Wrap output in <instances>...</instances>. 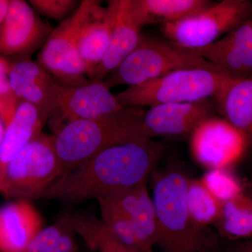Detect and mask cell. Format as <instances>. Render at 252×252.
<instances>
[{
  "label": "cell",
  "instance_id": "6da1fadb",
  "mask_svg": "<svg viewBox=\"0 0 252 252\" xmlns=\"http://www.w3.org/2000/svg\"><path fill=\"white\" fill-rule=\"evenodd\" d=\"M165 152V144L153 139L112 146L61 176L39 200L83 203L145 185Z\"/></svg>",
  "mask_w": 252,
  "mask_h": 252
},
{
  "label": "cell",
  "instance_id": "7a4b0ae2",
  "mask_svg": "<svg viewBox=\"0 0 252 252\" xmlns=\"http://www.w3.org/2000/svg\"><path fill=\"white\" fill-rule=\"evenodd\" d=\"M189 176L180 162L157 167L151 176L158 225L157 246L162 252H220L216 231L194 222L189 213L187 191Z\"/></svg>",
  "mask_w": 252,
  "mask_h": 252
},
{
  "label": "cell",
  "instance_id": "3957f363",
  "mask_svg": "<svg viewBox=\"0 0 252 252\" xmlns=\"http://www.w3.org/2000/svg\"><path fill=\"white\" fill-rule=\"evenodd\" d=\"M144 113L142 108L126 107L63 126L54 135L62 176L112 146L145 138L142 130Z\"/></svg>",
  "mask_w": 252,
  "mask_h": 252
},
{
  "label": "cell",
  "instance_id": "277c9868",
  "mask_svg": "<svg viewBox=\"0 0 252 252\" xmlns=\"http://www.w3.org/2000/svg\"><path fill=\"white\" fill-rule=\"evenodd\" d=\"M233 81L217 69H181L138 85L129 86L115 96L122 108L195 102L217 98Z\"/></svg>",
  "mask_w": 252,
  "mask_h": 252
},
{
  "label": "cell",
  "instance_id": "5b68a950",
  "mask_svg": "<svg viewBox=\"0 0 252 252\" xmlns=\"http://www.w3.org/2000/svg\"><path fill=\"white\" fill-rule=\"evenodd\" d=\"M196 68L220 70L193 49L142 34L134 51L102 81L109 89L135 86L175 71Z\"/></svg>",
  "mask_w": 252,
  "mask_h": 252
},
{
  "label": "cell",
  "instance_id": "8992f818",
  "mask_svg": "<svg viewBox=\"0 0 252 252\" xmlns=\"http://www.w3.org/2000/svg\"><path fill=\"white\" fill-rule=\"evenodd\" d=\"M62 174L54 136L41 132L8 164L1 193L16 200H39Z\"/></svg>",
  "mask_w": 252,
  "mask_h": 252
},
{
  "label": "cell",
  "instance_id": "52a82bcc",
  "mask_svg": "<svg viewBox=\"0 0 252 252\" xmlns=\"http://www.w3.org/2000/svg\"><path fill=\"white\" fill-rule=\"evenodd\" d=\"M252 18L250 0H222L175 22L161 25L165 39L199 49L210 45Z\"/></svg>",
  "mask_w": 252,
  "mask_h": 252
},
{
  "label": "cell",
  "instance_id": "ba28073f",
  "mask_svg": "<svg viewBox=\"0 0 252 252\" xmlns=\"http://www.w3.org/2000/svg\"><path fill=\"white\" fill-rule=\"evenodd\" d=\"M189 137L192 157L207 170L232 169L248 154L245 137L222 117L209 118Z\"/></svg>",
  "mask_w": 252,
  "mask_h": 252
},
{
  "label": "cell",
  "instance_id": "9c48e42d",
  "mask_svg": "<svg viewBox=\"0 0 252 252\" xmlns=\"http://www.w3.org/2000/svg\"><path fill=\"white\" fill-rule=\"evenodd\" d=\"M122 108L115 94L103 81H91L80 86L59 82L49 119L55 126L59 124L58 131L68 123L102 117Z\"/></svg>",
  "mask_w": 252,
  "mask_h": 252
},
{
  "label": "cell",
  "instance_id": "30bf717a",
  "mask_svg": "<svg viewBox=\"0 0 252 252\" xmlns=\"http://www.w3.org/2000/svg\"><path fill=\"white\" fill-rule=\"evenodd\" d=\"M217 112L215 98L153 106L144 113V137H190L202 123L216 116Z\"/></svg>",
  "mask_w": 252,
  "mask_h": 252
},
{
  "label": "cell",
  "instance_id": "8fae6325",
  "mask_svg": "<svg viewBox=\"0 0 252 252\" xmlns=\"http://www.w3.org/2000/svg\"><path fill=\"white\" fill-rule=\"evenodd\" d=\"M38 63L64 85L80 86L91 82L86 78V67L76 45L74 14L50 33L38 56Z\"/></svg>",
  "mask_w": 252,
  "mask_h": 252
},
{
  "label": "cell",
  "instance_id": "7c38bea8",
  "mask_svg": "<svg viewBox=\"0 0 252 252\" xmlns=\"http://www.w3.org/2000/svg\"><path fill=\"white\" fill-rule=\"evenodd\" d=\"M74 16L78 53L92 81L96 67L108 48L112 26L110 11L99 1L84 0L81 1Z\"/></svg>",
  "mask_w": 252,
  "mask_h": 252
},
{
  "label": "cell",
  "instance_id": "4fadbf2b",
  "mask_svg": "<svg viewBox=\"0 0 252 252\" xmlns=\"http://www.w3.org/2000/svg\"><path fill=\"white\" fill-rule=\"evenodd\" d=\"M193 49L207 62L234 80L252 78L251 19L210 45Z\"/></svg>",
  "mask_w": 252,
  "mask_h": 252
},
{
  "label": "cell",
  "instance_id": "5bb4252c",
  "mask_svg": "<svg viewBox=\"0 0 252 252\" xmlns=\"http://www.w3.org/2000/svg\"><path fill=\"white\" fill-rule=\"evenodd\" d=\"M51 32L29 3L12 0L0 27V53L14 56L33 51Z\"/></svg>",
  "mask_w": 252,
  "mask_h": 252
},
{
  "label": "cell",
  "instance_id": "9a60e30c",
  "mask_svg": "<svg viewBox=\"0 0 252 252\" xmlns=\"http://www.w3.org/2000/svg\"><path fill=\"white\" fill-rule=\"evenodd\" d=\"M112 17L107 52L96 67L92 81H102L134 51L140 41L141 29L132 14L130 0H110Z\"/></svg>",
  "mask_w": 252,
  "mask_h": 252
},
{
  "label": "cell",
  "instance_id": "2e32d148",
  "mask_svg": "<svg viewBox=\"0 0 252 252\" xmlns=\"http://www.w3.org/2000/svg\"><path fill=\"white\" fill-rule=\"evenodd\" d=\"M9 79L11 90L18 99L35 106L47 120L49 119L59 81L40 63L30 60L11 65Z\"/></svg>",
  "mask_w": 252,
  "mask_h": 252
},
{
  "label": "cell",
  "instance_id": "e0dca14e",
  "mask_svg": "<svg viewBox=\"0 0 252 252\" xmlns=\"http://www.w3.org/2000/svg\"><path fill=\"white\" fill-rule=\"evenodd\" d=\"M43 228L42 217L30 200L0 207V252H26Z\"/></svg>",
  "mask_w": 252,
  "mask_h": 252
},
{
  "label": "cell",
  "instance_id": "ac0fdd59",
  "mask_svg": "<svg viewBox=\"0 0 252 252\" xmlns=\"http://www.w3.org/2000/svg\"><path fill=\"white\" fill-rule=\"evenodd\" d=\"M102 199L117 207L128 217L138 230L147 251L154 252L158 240L157 213L147 184Z\"/></svg>",
  "mask_w": 252,
  "mask_h": 252
},
{
  "label": "cell",
  "instance_id": "d6986e66",
  "mask_svg": "<svg viewBox=\"0 0 252 252\" xmlns=\"http://www.w3.org/2000/svg\"><path fill=\"white\" fill-rule=\"evenodd\" d=\"M47 119L35 106L20 101L14 117L5 129L0 147V193L9 162L36 136L40 135Z\"/></svg>",
  "mask_w": 252,
  "mask_h": 252
},
{
  "label": "cell",
  "instance_id": "ffe728a7",
  "mask_svg": "<svg viewBox=\"0 0 252 252\" xmlns=\"http://www.w3.org/2000/svg\"><path fill=\"white\" fill-rule=\"evenodd\" d=\"M215 100L217 112L243 134L252 154V78L232 81Z\"/></svg>",
  "mask_w": 252,
  "mask_h": 252
},
{
  "label": "cell",
  "instance_id": "44dd1931",
  "mask_svg": "<svg viewBox=\"0 0 252 252\" xmlns=\"http://www.w3.org/2000/svg\"><path fill=\"white\" fill-rule=\"evenodd\" d=\"M132 14L141 28L175 22L208 7L210 0H130Z\"/></svg>",
  "mask_w": 252,
  "mask_h": 252
},
{
  "label": "cell",
  "instance_id": "7402d4cb",
  "mask_svg": "<svg viewBox=\"0 0 252 252\" xmlns=\"http://www.w3.org/2000/svg\"><path fill=\"white\" fill-rule=\"evenodd\" d=\"M222 240L237 241L252 237V194L244 191L222 203L213 225Z\"/></svg>",
  "mask_w": 252,
  "mask_h": 252
},
{
  "label": "cell",
  "instance_id": "603a6c76",
  "mask_svg": "<svg viewBox=\"0 0 252 252\" xmlns=\"http://www.w3.org/2000/svg\"><path fill=\"white\" fill-rule=\"evenodd\" d=\"M77 234L63 215L49 226L43 228L26 252H78Z\"/></svg>",
  "mask_w": 252,
  "mask_h": 252
},
{
  "label": "cell",
  "instance_id": "cb8c5ba5",
  "mask_svg": "<svg viewBox=\"0 0 252 252\" xmlns=\"http://www.w3.org/2000/svg\"><path fill=\"white\" fill-rule=\"evenodd\" d=\"M189 213L196 224L213 226L220 217L222 203L205 187L200 179L190 178L187 191Z\"/></svg>",
  "mask_w": 252,
  "mask_h": 252
},
{
  "label": "cell",
  "instance_id": "d4e9b609",
  "mask_svg": "<svg viewBox=\"0 0 252 252\" xmlns=\"http://www.w3.org/2000/svg\"><path fill=\"white\" fill-rule=\"evenodd\" d=\"M100 220L119 241L139 252H148L138 230L128 217L104 199H98Z\"/></svg>",
  "mask_w": 252,
  "mask_h": 252
},
{
  "label": "cell",
  "instance_id": "484cf974",
  "mask_svg": "<svg viewBox=\"0 0 252 252\" xmlns=\"http://www.w3.org/2000/svg\"><path fill=\"white\" fill-rule=\"evenodd\" d=\"M200 180L221 203L245 191L241 182L233 173L232 169L207 170Z\"/></svg>",
  "mask_w": 252,
  "mask_h": 252
},
{
  "label": "cell",
  "instance_id": "4316f807",
  "mask_svg": "<svg viewBox=\"0 0 252 252\" xmlns=\"http://www.w3.org/2000/svg\"><path fill=\"white\" fill-rule=\"evenodd\" d=\"M11 66L7 61L0 59V119L4 123L5 127L14 117L18 104V99L9 84Z\"/></svg>",
  "mask_w": 252,
  "mask_h": 252
},
{
  "label": "cell",
  "instance_id": "83f0119b",
  "mask_svg": "<svg viewBox=\"0 0 252 252\" xmlns=\"http://www.w3.org/2000/svg\"><path fill=\"white\" fill-rule=\"evenodd\" d=\"M29 4L46 18L63 22L79 7L77 0H31Z\"/></svg>",
  "mask_w": 252,
  "mask_h": 252
},
{
  "label": "cell",
  "instance_id": "f1b7e54d",
  "mask_svg": "<svg viewBox=\"0 0 252 252\" xmlns=\"http://www.w3.org/2000/svg\"><path fill=\"white\" fill-rule=\"evenodd\" d=\"M220 252H252V237L237 241H227L224 249Z\"/></svg>",
  "mask_w": 252,
  "mask_h": 252
},
{
  "label": "cell",
  "instance_id": "f546056e",
  "mask_svg": "<svg viewBox=\"0 0 252 252\" xmlns=\"http://www.w3.org/2000/svg\"><path fill=\"white\" fill-rule=\"evenodd\" d=\"M9 2L10 1H8V0H0V27L4 22L6 14H7Z\"/></svg>",
  "mask_w": 252,
  "mask_h": 252
},
{
  "label": "cell",
  "instance_id": "4dcf8cb0",
  "mask_svg": "<svg viewBox=\"0 0 252 252\" xmlns=\"http://www.w3.org/2000/svg\"><path fill=\"white\" fill-rule=\"evenodd\" d=\"M5 129H6V127H5L4 123H3L2 120L0 119V147H1L3 139H4Z\"/></svg>",
  "mask_w": 252,
  "mask_h": 252
},
{
  "label": "cell",
  "instance_id": "1f68e13d",
  "mask_svg": "<svg viewBox=\"0 0 252 252\" xmlns=\"http://www.w3.org/2000/svg\"><path fill=\"white\" fill-rule=\"evenodd\" d=\"M252 24V18H251Z\"/></svg>",
  "mask_w": 252,
  "mask_h": 252
}]
</instances>
